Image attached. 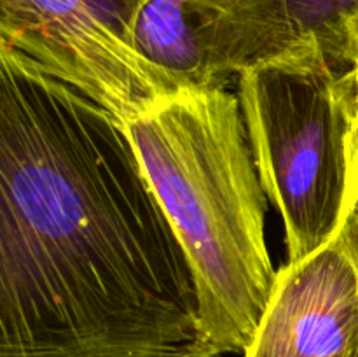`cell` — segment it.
I'll return each instance as SVG.
<instances>
[{
    "label": "cell",
    "mask_w": 358,
    "mask_h": 357,
    "mask_svg": "<svg viewBox=\"0 0 358 357\" xmlns=\"http://www.w3.org/2000/svg\"><path fill=\"white\" fill-rule=\"evenodd\" d=\"M0 357H220L121 122L6 46Z\"/></svg>",
    "instance_id": "cell-1"
},
{
    "label": "cell",
    "mask_w": 358,
    "mask_h": 357,
    "mask_svg": "<svg viewBox=\"0 0 358 357\" xmlns=\"http://www.w3.org/2000/svg\"><path fill=\"white\" fill-rule=\"evenodd\" d=\"M122 128L187 255L210 342L220 356L243 354L276 272L240 98L222 84L180 86Z\"/></svg>",
    "instance_id": "cell-2"
},
{
    "label": "cell",
    "mask_w": 358,
    "mask_h": 357,
    "mask_svg": "<svg viewBox=\"0 0 358 357\" xmlns=\"http://www.w3.org/2000/svg\"><path fill=\"white\" fill-rule=\"evenodd\" d=\"M238 88L262 188L285 226L287 262H299L341 223L358 119L353 74L297 42L245 69Z\"/></svg>",
    "instance_id": "cell-3"
},
{
    "label": "cell",
    "mask_w": 358,
    "mask_h": 357,
    "mask_svg": "<svg viewBox=\"0 0 358 357\" xmlns=\"http://www.w3.org/2000/svg\"><path fill=\"white\" fill-rule=\"evenodd\" d=\"M138 6L140 0H0V46L124 125L180 88L136 48Z\"/></svg>",
    "instance_id": "cell-4"
},
{
    "label": "cell",
    "mask_w": 358,
    "mask_h": 357,
    "mask_svg": "<svg viewBox=\"0 0 358 357\" xmlns=\"http://www.w3.org/2000/svg\"><path fill=\"white\" fill-rule=\"evenodd\" d=\"M135 44L180 86H226L290 31L276 0H140Z\"/></svg>",
    "instance_id": "cell-5"
},
{
    "label": "cell",
    "mask_w": 358,
    "mask_h": 357,
    "mask_svg": "<svg viewBox=\"0 0 358 357\" xmlns=\"http://www.w3.org/2000/svg\"><path fill=\"white\" fill-rule=\"evenodd\" d=\"M245 357H358V268L336 234L275 286Z\"/></svg>",
    "instance_id": "cell-6"
},
{
    "label": "cell",
    "mask_w": 358,
    "mask_h": 357,
    "mask_svg": "<svg viewBox=\"0 0 358 357\" xmlns=\"http://www.w3.org/2000/svg\"><path fill=\"white\" fill-rule=\"evenodd\" d=\"M290 31V46L315 44L339 69L358 55V0H276Z\"/></svg>",
    "instance_id": "cell-7"
},
{
    "label": "cell",
    "mask_w": 358,
    "mask_h": 357,
    "mask_svg": "<svg viewBox=\"0 0 358 357\" xmlns=\"http://www.w3.org/2000/svg\"><path fill=\"white\" fill-rule=\"evenodd\" d=\"M336 234L341 238L358 268V119L348 142V186L341 223Z\"/></svg>",
    "instance_id": "cell-8"
},
{
    "label": "cell",
    "mask_w": 358,
    "mask_h": 357,
    "mask_svg": "<svg viewBox=\"0 0 358 357\" xmlns=\"http://www.w3.org/2000/svg\"><path fill=\"white\" fill-rule=\"evenodd\" d=\"M350 70H352L353 80H355V93H357V105H358V55H357L355 63H353V66Z\"/></svg>",
    "instance_id": "cell-9"
}]
</instances>
